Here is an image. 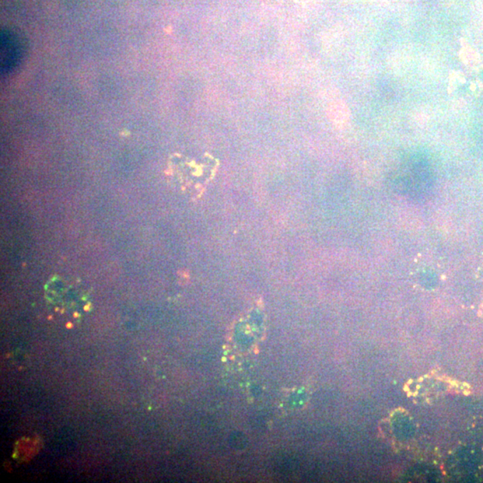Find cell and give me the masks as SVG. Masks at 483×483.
<instances>
[{
    "label": "cell",
    "mask_w": 483,
    "mask_h": 483,
    "mask_svg": "<svg viewBox=\"0 0 483 483\" xmlns=\"http://www.w3.org/2000/svg\"><path fill=\"white\" fill-rule=\"evenodd\" d=\"M19 41L11 34L2 33L1 70L2 73L12 71L21 58Z\"/></svg>",
    "instance_id": "7a4b0ae2"
},
{
    "label": "cell",
    "mask_w": 483,
    "mask_h": 483,
    "mask_svg": "<svg viewBox=\"0 0 483 483\" xmlns=\"http://www.w3.org/2000/svg\"><path fill=\"white\" fill-rule=\"evenodd\" d=\"M454 472L464 481L483 482V451L467 450L458 453Z\"/></svg>",
    "instance_id": "6da1fadb"
}]
</instances>
